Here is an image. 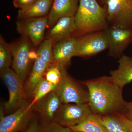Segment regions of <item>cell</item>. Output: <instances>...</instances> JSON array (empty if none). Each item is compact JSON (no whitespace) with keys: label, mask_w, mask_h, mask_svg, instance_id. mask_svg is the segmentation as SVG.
Listing matches in <instances>:
<instances>
[{"label":"cell","mask_w":132,"mask_h":132,"mask_svg":"<svg viewBox=\"0 0 132 132\" xmlns=\"http://www.w3.org/2000/svg\"><path fill=\"white\" fill-rule=\"evenodd\" d=\"M106 3L108 24L132 29V0H108Z\"/></svg>","instance_id":"obj_7"},{"label":"cell","mask_w":132,"mask_h":132,"mask_svg":"<svg viewBox=\"0 0 132 132\" xmlns=\"http://www.w3.org/2000/svg\"><path fill=\"white\" fill-rule=\"evenodd\" d=\"M92 113L88 104H62L55 116L54 122L69 127L81 123Z\"/></svg>","instance_id":"obj_9"},{"label":"cell","mask_w":132,"mask_h":132,"mask_svg":"<svg viewBox=\"0 0 132 132\" xmlns=\"http://www.w3.org/2000/svg\"><path fill=\"white\" fill-rule=\"evenodd\" d=\"M76 31L73 36L80 37L108 27L106 9L102 7L96 0H79L74 16Z\"/></svg>","instance_id":"obj_2"},{"label":"cell","mask_w":132,"mask_h":132,"mask_svg":"<svg viewBox=\"0 0 132 132\" xmlns=\"http://www.w3.org/2000/svg\"><path fill=\"white\" fill-rule=\"evenodd\" d=\"M120 114L100 116L101 123L108 132H128L121 119Z\"/></svg>","instance_id":"obj_20"},{"label":"cell","mask_w":132,"mask_h":132,"mask_svg":"<svg viewBox=\"0 0 132 132\" xmlns=\"http://www.w3.org/2000/svg\"><path fill=\"white\" fill-rule=\"evenodd\" d=\"M54 91L59 95L62 104H88L89 101L87 88L85 89L78 84L69 76L67 71L56 85Z\"/></svg>","instance_id":"obj_4"},{"label":"cell","mask_w":132,"mask_h":132,"mask_svg":"<svg viewBox=\"0 0 132 132\" xmlns=\"http://www.w3.org/2000/svg\"><path fill=\"white\" fill-rule=\"evenodd\" d=\"M39 123V119L34 116L28 126L24 132H38Z\"/></svg>","instance_id":"obj_26"},{"label":"cell","mask_w":132,"mask_h":132,"mask_svg":"<svg viewBox=\"0 0 132 132\" xmlns=\"http://www.w3.org/2000/svg\"><path fill=\"white\" fill-rule=\"evenodd\" d=\"M1 76L9 92V99L4 104V108L7 111L16 110L27 102V96L24 82L14 71L10 68L1 71Z\"/></svg>","instance_id":"obj_5"},{"label":"cell","mask_w":132,"mask_h":132,"mask_svg":"<svg viewBox=\"0 0 132 132\" xmlns=\"http://www.w3.org/2000/svg\"><path fill=\"white\" fill-rule=\"evenodd\" d=\"M53 0H37L31 6L19 9L17 17L19 19L44 16L49 13Z\"/></svg>","instance_id":"obj_18"},{"label":"cell","mask_w":132,"mask_h":132,"mask_svg":"<svg viewBox=\"0 0 132 132\" xmlns=\"http://www.w3.org/2000/svg\"><path fill=\"white\" fill-rule=\"evenodd\" d=\"M82 83L89 92L88 104L92 113L101 116L125 113L127 102L123 98V89L116 84L111 76L87 80Z\"/></svg>","instance_id":"obj_1"},{"label":"cell","mask_w":132,"mask_h":132,"mask_svg":"<svg viewBox=\"0 0 132 132\" xmlns=\"http://www.w3.org/2000/svg\"><path fill=\"white\" fill-rule=\"evenodd\" d=\"M12 54L10 45L7 44L1 35L0 38V71L10 68Z\"/></svg>","instance_id":"obj_22"},{"label":"cell","mask_w":132,"mask_h":132,"mask_svg":"<svg viewBox=\"0 0 132 132\" xmlns=\"http://www.w3.org/2000/svg\"><path fill=\"white\" fill-rule=\"evenodd\" d=\"M119 59L118 68L111 71L110 76L116 84L123 89L132 81V58L122 55Z\"/></svg>","instance_id":"obj_17"},{"label":"cell","mask_w":132,"mask_h":132,"mask_svg":"<svg viewBox=\"0 0 132 132\" xmlns=\"http://www.w3.org/2000/svg\"><path fill=\"white\" fill-rule=\"evenodd\" d=\"M62 104L59 95L54 90L37 102L32 108L39 114L40 120L54 122L56 114Z\"/></svg>","instance_id":"obj_13"},{"label":"cell","mask_w":132,"mask_h":132,"mask_svg":"<svg viewBox=\"0 0 132 132\" xmlns=\"http://www.w3.org/2000/svg\"><path fill=\"white\" fill-rule=\"evenodd\" d=\"M30 102L27 101L13 113L5 116L1 109L0 132H24L32 119V108H29Z\"/></svg>","instance_id":"obj_6"},{"label":"cell","mask_w":132,"mask_h":132,"mask_svg":"<svg viewBox=\"0 0 132 132\" xmlns=\"http://www.w3.org/2000/svg\"><path fill=\"white\" fill-rule=\"evenodd\" d=\"M27 38L23 36V38L17 42L10 44L13 69L24 83L27 76L31 61V47Z\"/></svg>","instance_id":"obj_10"},{"label":"cell","mask_w":132,"mask_h":132,"mask_svg":"<svg viewBox=\"0 0 132 132\" xmlns=\"http://www.w3.org/2000/svg\"><path fill=\"white\" fill-rule=\"evenodd\" d=\"M37 0H13V4L14 7L22 9L28 7Z\"/></svg>","instance_id":"obj_25"},{"label":"cell","mask_w":132,"mask_h":132,"mask_svg":"<svg viewBox=\"0 0 132 132\" xmlns=\"http://www.w3.org/2000/svg\"><path fill=\"white\" fill-rule=\"evenodd\" d=\"M120 116L128 132H132V121L128 119L122 114H120Z\"/></svg>","instance_id":"obj_27"},{"label":"cell","mask_w":132,"mask_h":132,"mask_svg":"<svg viewBox=\"0 0 132 132\" xmlns=\"http://www.w3.org/2000/svg\"><path fill=\"white\" fill-rule=\"evenodd\" d=\"M108 47L105 30L90 33L79 37L74 56L91 57L108 49Z\"/></svg>","instance_id":"obj_8"},{"label":"cell","mask_w":132,"mask_h":132,"mask_svg":"<svg viewBox=\"0 0 132 132\" xmlns=\"http://www.w3.org/2000/svg\"><path fill=\"white\" fill-rule=\"evenodd\" d=\"M103 1H104L106 2L108 0H103Z\"/></svg>","instance_id":"obj_29"},{"label":"cell","mask_w":132,"mask_h":132,"mask_svg":"<svg viewBox=\"0 0 132 132\" xmlns=\"http://www.w3.org/2000/svg\"><path fill=\"white\" fill-rule=\"evenodd\" d=\"M79 0H53L48 16L50 27H53L63 17L75 16Z\"/></svg>","instance_id":"obj_15"},{"label":"cell","mask_w":132,"mask_h":132,"mask_svg":"<svg viewBox=\"0 0 132 132\" xmlns=\"http://www.w3.org/2000/svg\"><path fill=\"white\" fill-rule=\"evenodd\" d=\"M69 128L72 132H108L101 123L100 116L93 113L81 123Z\"/></svg>","instance_id":"obj_19"},{"label":"cell","mask_w":132,"mask_h":132,"mask_svg":"<svg viewBox=\"0 0 132 132\" xmlns=\"http://www.w3.org/2000/svg\"></svg>","instance_id":"obj_30"},{"label":"cell","mask_w":132,"mask_h":132,"mask_svg":"<svg viewBox=\"0 0 132 132\" xmlns=\"http://www.w3.org/2000/svg\"><path fill=\"white\" fill-rule=\"evenodd\" d=\"M105 31L108 42V56L119 58L132 39V29L111 26Z\"/></svg>","instance_id":"obj_12"},{"label":"cell","mask_w":132,"mask_h":132,"mask_svg":"<svg viewBox=\"0 0 132 132\" xmlns=\"http://www.w3.org/2000/svg\"><path fill=\"white\" fill-rule=\"evenodd\" d=\"M123 114L128 119L132 121V102H127L126 111Z\"/></svg>","instance_id":"obj_28"},{"label":"cell","mask_w":132,"mask_h":132,"mask_svg":"<svg viewBox=\"0 0 132 132\" xmlns=\"http://www.w3.org/2000/svg\"><path fill=\"white\" fill-rule=\"evenodd\" d=\"M66 71L67 67L52 63L45 72V79L56 86L60 81Z\"/></svg>","instance_id":"obj_23"},{"label":"cell","mask_w":132,"mask_h":132,"mask_svg":"<svg viewBox=\"0 0 132 132\" xmlns=\"http://www.w3.org/2000/svg\"><path fill=\"white\" fill-rule=\"evenodd\" d=\"M75 31V17H62L52 27L46 39L50 40L55 44L73 36Z\"/></svg>","instance_id":"obj_16"},{"label":"cell","mask_w":132,"mask_h":132,"mask_svg":"<svg viewBox=\"0 0 132 132\" xmlns=\"http://www.w3.org/2000/svg\"><path fill=\"white\" fill-rule=\"evenodd\" d=\"M48 23V16L20 19L16 23V30L38 46L42 43Z\"/></svg>","instance_id":"obj_11"},{"label":"cell","mask_w":132,"mask_h":132,"mask_svg":"<svg viewBox=\"0 0 132 132\" xmlns=\"http://www.w3.org/2000/svg\"><path fill=\"white\" fill-rule=\"evenodd\" d=\"M79 38L72 36L55 44L53 48L52 63L66 67L69 65L72 57H74Z\"/></svg>","instance_id":"obj_14"},{"label":"cell","mask_w":132,"mask_h":132,"mask_svg":"<svg viewBox=\"0 0 132 132\" xmlns=\"http://www.w3.org/2000/svg\"><path fill=\"white\" fill-rule=\"evenodd\" d=\"M53 42L46 39L41 43L37 52L31 74L25 85L27 96L32 95L36 85L43 78L47 69L53 62Z\"/></svg>","instance_id":"obj_3"},{"label":"cell","mask_w":132,"mask_h":132,"mask_svg":"<svg viewBox=\"0 0 132 132\" xmlns=\"http://www.w3.org/2000/svg\"><path fill=\"white\" fill-rule=\"evenodd\" d=\"M38 132H72L69 127H65L56 122L40 121Z\"/></svg>","instance_id":"obj_24"},{"label":"cell","mask_w":132,"mask_h":132,"mask_svg":"<svg viewBox=\"0 0 132 132\" xmlns=\"http://www.w3.org/2000/svg\"><path fill=\"white\" fill-rule=\"evenodd\" d=\"M56 85L47 81L43 78L38 82L32 94V100L30 102L29 108H32V107L38 101L54 90Z\"/></svg>","instance_id":"obj_21"}]
</instances>
